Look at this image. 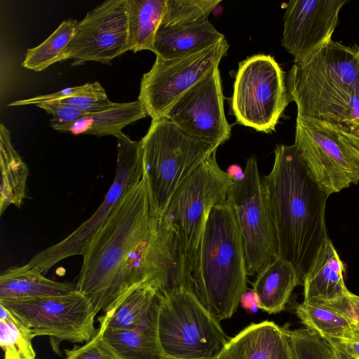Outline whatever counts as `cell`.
Returning a JSON list of instances; mask_svg holds the SVG:
<instances>
[{
  "instance_id": "6da1fadb",
  "label": "cell",
  "mask_w": 359,
  "mask_h": 359,
  "mask_svg": "<svg viewBox=\"0 0 359 359\" xmlns=\"http://www.w3.org/2000/svg\"><path fill=\"white\" fill-rule=\"evenodd\" d=\"M82 256L76 290L97 313H107L145 283H160L161 291L182 285L194 289L180 243L163 222L144 177L123 198Z\"/></svg>"
},
{
  "instance_id": "7a4b0ae2",
  "label": "cell",
  "mask_w": 359,
  "mask_h": 359,
  "mask_svg": "<svg viewBox=\"0 0 359 359\" xmlns=\"http://www.w3.org/2000/svg\"><path fill=\"white\" fill-rule=\"evenodd\" d=\"M262 184L274 225L278 256L290 262L303 282L329 239L325 224L328 196L311 177L292 145L278 144Z\"/></svg>"
},
{
  "instance_id": "3957f363",
  "label": "cell",
  "mask_w": 359,
  "mask_h": 359,
  "mask_svg": "<svg viewBox=\"0 0 359 359\" xmlns=\"http://www.w3.org/2000/svg\"><path fill=\"white\" fill-rule=\"evenodd\" d=\"M297 116L353 131L359 121V47L331 41L308 62L294 64L286 77Z\"/></svg>"
},
{
  "instance_id": "277c9868",
  "label": "cell",
  "mask_w": 359,
  "mask_h": 359,
  "mask_svg": "<svg viewBox=\"0 0 359 359\" xmlns=\"http://www.w3.org/2000/svg\"><path fill=\"white\" fill-rule=\"evenodd\" d=\"M242 236L228 199L215 205L207 221L196 269L194 291L217 321L231 318L246 291Z\"/></svg>"
},
{
  "instance_id": "5b68a950",
  "label": "cell",
  "mask_w": 359,
  "mask_h": 359,
  "mask_svg": "<svg viewBox=\"0 0 359 359\" xmlns=\"http://www.w3.org/2000/svg\"><path fill=\"white\" fill-rule=\"evenodd\" d=\"M156 330L165 357L175 359L215 358L230 339L194 289L184 285L160 290Z\"/></svg>"
},
{
  "instance_id": "8992f818",
  "label": "cell",
  "mask_w": 359,
  "mask_h": 359,
  "mask_svg": "<svg viewBox=\"0 0 359 359\" xmlns=\"http://www.w3.org/2000/svg\"><path fill=\"white\" fill-rule=\"evenodd\" d=\"M140 142L143 177L161 216L181 184L219 147L189 136L166 118L151 120Z\"/></svg>"
},
{
  "instance_id": "52a82bcc",
  "label": "cell",
  "mask_w": 359,
  "mask_h": 359,
  "mask_svg": "<svg viewBox=\"0 0 359 359\" xmlns=\"http://www.w3.org/2000/svg\"><path fill=\"white\" fill-rule=\"evenodd\" d=\"M233 181L219 168L215 152L181 184L161 215L180 243L191 278L210 214L227 199Z\"/></svg>"
},
{
  "instance_id": "ba28073f",
  "label": "cell",
  "mask_w": 359,
  "mask_h": 359,
  "mask_svg": "<svg viewBox=\"0 0 359 359\" xmlns=\"http://www.w3.org/2000/svg\"><path fill=\"white\" fill-rule=\"evenodd\" d=\"M294 144L328 196L359 181V136L346 127L297 116Z\"/></svg>"
},
{
  "instance_id": "9c48e42d",
  "label": "cell",
  "mask_w": 359,
  "mask_h": 359,
  "mask_svg": "<svg viewBox=\"0 0 359 359\" xmlns=\"http://www.w3.org/2000/svg\"><path fill=\"white\" fill-rule=\"evenodd\" d=\"M290 102L285 73L273 56L257 54L239 62L231 98L238 123L270 133Z\"/></svg>"
},
{
  "instance_id": "30bf717a",
  "label": "cell",
  "mask_w": 359,
  "mask_h": 359,
  "mask_svg": "<svg viewBox=\"0 0 359 359\" xmlns=\"http://www.w3.org/2000/svg\"><path fill=\"white\" fill-rule=\"evenodd\" d=\"M116 139V174L102 203L66 238L36 254L25 264L27 268L43 274L66 258L82 255L88 243L105 224L123 198L141 181L143 177L141 142L132 140L125 134Z\"/></svg>"
},
{
  "instance_id": "8fae6325",
  "label": "cell",
  "mask_w": 359,
  "mask_h": 359,
  "mask_svg": "<svg viewBox=\"0 0 359 359\" xmlns=\"http://www.w3.org/2000/svg\"><path fill=\"white\" fill-rule=\"evenodd\" d=\"M227 199L242 236L248 276L257 275L278 256L276 231L255 156L247 160L243 177L230 186Z\"/></svg>"
},
{
  "instance_id": "7c38bea8",
  "label": "cell",
  "mask_w": 359,
  "mask_h": 359,
  "mask_svg": "<svg viewBox=\"0 0 359 359\" xmlns=\"http://www.w3.org/2000/svg\"><path fill=\"white\" fill-rule=\"evenodd\" d=\"M229 45L224 38L202 50L184 56L157 57L141 80L137 100L151 120L165 118L172 105L188 90L218 68Z\"/></svg>"
},
{
  "instance_id": "4fadbf2b",
  "label": "cell",
  "mask_w": 359,
  "mask_h": 359,
  "mask_svg": "<svg viewBox=\"0 0 359 359\" xmlns=\"http://www.w3.org/2000/svg\"><path fill=\"white\" fill-rule=\"evenodd\" d=\"M32 335L48 336L59 341H88L95 334L97 312L78 290L27 299L0 300Z\"/></svg>"
},
{
  "instance_id": "5bb4252c",
  "label": "cell",
  "mask_w": 359,
  "mask_h": 359,
  "mask_svg": "<svg viewBox=\"0 0 359 359\" xmlns=\"http://www.w3.org/2000/svg\"><path fill=\"white\" fill-rule=\"evenodd\" d=\"M224 100L220 72L216 68L183 94L165 118L189 136L220 146L231 131Z\"/></svg>"
},
{
  "instance_id": "9a60e30c",
  "label": "cell",
  "mask_w": 359,
  "mask_h": 359,
  "mask_svg": "<svg viewBox=\"0 0 359 359\" xmlns=\"http://www.w3.org/2000/svg\"><path fill=\"white\" fill-rule=\"evenodd\" d=\"M128 50L126 0H108L77 22L60 61L75 59L108 63Z\"/></svg>"
},
{
  "instance_id": "2e32d148",
  "label": "cell",
  "mask_w": 359,
  "mask_h": 359,
  "mask_svg": "<svg viewBox=\"0 0 359 359\" xmlns=\"http://www.w3.org/2000/svg\"><path fill=\"white\" fill-rule=\"evenodd\" d=\"M346 0H293L283 17L282 46L304 65L332 41L339 13Z\"/></svg>"
},
{
  "instance_id": "e0dca14e",
  "label": "cell",
  "mask_w": 359,
  "mask_h": 359,
  "mask_svg": "<svg viewBox=\"0 0 359 359\" xmlns=\"http://www.w3.org/2000/svg\"><path fill=\"white\" fill-rule=\"evenodd\" d=\"M163 290L157 282L139 285L130 290L116 305L99 318L104 330H138L155 322L158 294Z\"/></svg>"
},
{
  "instance_id": "ac0fdd59",
  "label": "cell",
  "mask_w": 359,
  "mask_h": 359,
  "mask_svg": "<svg viewBox=\"0 0 359 359\" xmlns=\"http://www.w3.org/2000/svg\"><path fill=\"white\" fill-rule=\"evenodd\" d=\"M344 265L329 238L303 280L304 304H325L344 297Z\"/></svg>"
},
{
  "instance_id": "d6986e66",
  "label": "cell",
  "mask_w": 359,
  "mask_h": 359,
  "mask_svg": "<svg viewBox=\"0 0 359 359\" xmlns=\"http://www.w3.org/2000/svg\"><path fill=\"white\" fill-rule=\"evenodd\" d=\"M224 38L208 20L185 25H160L153 52L157 57L172 59L202 50Z\"/></svg>"
},
{
  "instance_id": "ffe728a7",
  "label": "cell",
  "mask_w": 359,
  "mask_h": 359,
  "mask_svg": "<svg viewBox=\"0 0 359 359\" xmlns=\"http://www.w3.org/2000/svg\"><path fill=\"white\" fill-rule=\"evenodd\" d=\"M300 281L292 264L278 257L257 275L253 283L257 307L269 314L280 312Z\"/></svg>"
},
{
  "instance_id": "44dd1931",
  "label": "cell",
  "mask_w": 359,
  "mask_h": 359,
  "mask_svg": "<svg viewBox=\"0 0 359 359\" xmlns=\"http://www.w3.org/2000/svg\"><path fill=\"white\" fill-rule=\"evenodd\" d=\"M147 115L138 100L116 103L107 109L90 112L81 118L64 125L52 128L60 132L73 135H93L97 136L123 135L122 129Z\"/></svg>"
},
{
  "instance_id": "7402d4cb",
  "label": "cell",
  "mask_w": 359,
  "mask_h": 359,
  "mask_svg": "<svg viewBox=\"0 0 359 359\" xmlns=\"http://www.w3.org/2000/svg\"><path fill=\"white\" fill-rule=\"evenodd\" d=\"M285 337L271 321L252 323L229 339L218 359H271Z\"/></svg>"
},
{
  "instance_id": "603a6c76",
  "label": "cell",
  "mask_w": 359,
  "mask_h": 359,
  "mask_svg": "<svg viewBox=\"0 0 359 359\" xmlns=\"http://www.w3.org/2000/svg\"><path fill=\"white\" fill-rule=\"evenodd\" d=\"M76 290V285L48 279L25 265L10 267L0 276V300L61 295Z\"/></svg>"
},
{
  "instance_id": "cb8c5ba5",
  "label": "cell",
  "mask_w": 359,
  "mask_h": 359,
  "mask_svg": "<svg viewBox=\"0 0 359 359\" xmlns=\"http://www.w3.org/2000/svg\"><path fill=\"white\" fill-rule=\"evenodd\" d=\"M0 215L11 205L20 208L26 195L29 170L11 144L9 130L0 125Z\"/></svg>"
},
{
  "instance_id": "d4e9b609",
  "label": "cell",
  "mask_w": 359,
  "mask_h": 359,
  "mask_svg": "<svg viewBox=\"0 0 359 359\" xmlns=\"http://www.w3.org/2000/svg\"><path fill=\"white\" fill-rule=\"evenodd\" d=\"M165 6V0H126L129 50L153 52Z\"/></svg>"
},
{
  "instance_id": "484cf974",
  "label": "cell",
  "mask_w": 359,
  "mask_h": 359,
  "mask_svg": "<svg viewBox=\"0 0 359 359\" xmlns=\"http://www.w3.org/2000/svg\"><path fill=\"white\" fill-rule=\"evenodd\" d=\"M102 330V337L121 359H165L156 327Z\"/></svg>"
},
{
  "instance_id": "4316f807",
  "label": "cell",
  "mask_w": 359,
  "mask_h": 359,
  "mask_svg": "<svg viewBox=\"0 0 359 359\" xmlns=\"http://www.w3.org/2000/svg\"><path fill=\"white\" fill-rule=\"evenodd\" d=\"M296 314L306 327L325 339H337L351 334L355 325L344 316L322 304L302 303L296 307Z\"/></svg>"
},
{
  "instance_id": "83f0119b",
  "label": "cell",
  "mask_w": 359,
  "mask_h": 359,
  "mask_svg": "<svg viewBox=\"0 0 359 359\" xmlns=\"http://www.w3.org/2000/svg\"><path fill=\"white\" fill-rule=\"evenodd\" d=\"M77 22L73 19L64 20L43 43L27 50L22 66L41 72L60 62L62 54L74 35Z\"/></svg>"
},
{
  "instance_id": "f1b7e54d",
  "label": "cell",
  "mask_w": 359,
  "mask_h": 359,
  "mask_svg": "<svg viewBox=\"0 0 359 359\" xmlns=\"http://www.w3.org/2000/svg\"><path fill=\"white\" fill-rule=\"evenodd\" d=\"M33 339L28 329L0 304V346L4 359H36Z\"/></svg>"
},
{
  "instance_id": "f546056e",
  "label": "cell",
  "mask_w": 359,
  "mask_h": 359,
  "mask_svg": "<svg viewBox=\"0 0 359 359\" xmlns=\"http://www.w3.org/2000/svg\"><path fill=\"white\" fill-rule=\"evenodd\" d=\"M283 329L292 359H339L334 346L312 330Z\"/></svg>"
},
{
  "instance_id": "4dcf8cb0",
  "label": "cell",
  "mask_w": 359,
  "mask_h": 359,
  "mask_svg": "<svg viewBox=\"0 0 359 359\" xmlns=\"http://www.w3.org/2000/svg\"><path fill=\"white\" fill-rule=\"evenodd\" d=\"M220 2L221 0H165L160 25L177 26L207 20L212 11Z\"/></svg>"
},
{
  "instance_id": "1f68e13d",
  "label": "cell",
  "mask_w": 359,
  "mask_h": 359,
  "mask_svg": "<svg viewBox=\"0 0 359 359\" xmlns=\"http://www.w3.org/2000/svg\"><path fill=\"white\" fill-rule=\"evenodd\" d=\"M65 359H121L104 340L99 328L86 344L65 350Z\"/></svg>"
},
{
  "instance_id": "d6a6232c",
  "label": "cell",
  "mask_w": 359,
  "mask_h": 359,
  "mask_svg": "<svg viewBox=\"0 0 359 359\" xmlns=\"http://www.w3.org/2000/svg\"><path fill=\"white\" fill-rule=\"evenodd\" d=\"M36 106L53 116L50 120L51 127L74 122L88 114L79 109L62 104L41 103Z\"/></svg>"
},
{
  "instance_id": "836d02e7",
  "label": "cell",
  "mask_w": 359,
  "mask_h": 359,
  "mask_svg": "<svg viewBox=\"0 0 359 359\" xmlns=\"http://www.w3.org/2000/svg\"><path fill=\"white\" fill-rule=\"evenodd\" d=\"M322 304L332 308L353 325L359 326V296L348 290L344 297L336 301Z\"/></svg>"
},
{
  "instance_id": "e575fe53",
  "label": "cell",
  "mask_w": 359,
  "mask_h": 359,
  "mask_svg": "<svg viewBox=\"0 0 359 359\" xmlns=\"http://www.w3.org/2000/svg\"><path fill=\"white\" fill-rule=\"evenodd\" d=\"M327 340L359 359V326L355 325L352 333L344 338Z\"/></svg>"
},
{
  "instance_id": "d590c367",
  "label": "cell",
  "mask_w": 359,
  "mask_h": 359,
  "mask_svg": "<svg viewBox=\"0 0 359 359\" xmlns=\"http://www.w3.org/2000/svg\"><path fill=\"white\" fill-rule=\"evenodd\" d=\"M271 359H292L286 335L281 344L280 345L278 349L276 351Z\"/></svg>"
},
{
  "instance_id": "8d00e7d4",
  "label": "cell",
  "mask_w": 359,
  "mask_h": 359,
  "mask_svg": "<svg viewBox=\"0 0 359 359\" xmlns=\"http://www.w3.org/2000/svg\"><path fill=\"white\" fill-rule=\"evenodd\" d=\"M226 172L234 180H241L244 176V170L236 164L231 165Z\"/></svg>"
},
{
  "instance_id": "74e56055",
  "label": "cell",
  "mask_w": 359,
  "mask_h": 359,
  "mask_svg": "<svg viewBox=\"0 0 359 359\" xmlns=\"http://www.w3.org/2000/svg\"><path fill=\"white\" fill-rule=\"evenodd\" d=\"M333 346H334L335 351H336L337 354V355H338L339 359H357L355 357L351 355V354H349L348 353L346 352L345 351H344L341 348L337 347V346H336L334 345H333Z\"/></svg>"
},
{
  "instance_id": "f35d334b",
  "label": "cell",
  "mask_w": 359,
  "mask_h": 359,
  "mask_svg": "<svg viewBox=\"0 0 359 359\" xmlns=\"http://www.w3.org/2000/svg\"><path fill=\"white\" fill-rule=\"evenodd\" d=\"M352 133L359 136V121L355 129L352 131Z\"/></svg>"
},
{
  "instance_id": "ab89813d",
  "label": "cell",
  "mask_w": 359,
  "mask_h": 359,
  "mask_svg": "<svg viewBox=\"0 0 359 359\" xmlns=\"http://www.w3.org/2000/svg\"><path fill=\"white\" fill-rule=\"evenodd\" d=\"M165 359H175V358H166ZM212 359H218L217 357L215 358H212Z\"/></svg>"
}]
</instances>
